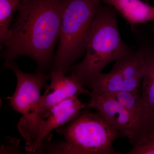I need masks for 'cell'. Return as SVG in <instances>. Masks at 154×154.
<instances>
[{
	"instance_id": "1",
	"label": "cell",
	"mask_w": 154,
	"mask_h": 154,
	"mask_svg": "<svg viewBox=\"0 0 154 154\" xmlns=\"http://www.w3.org/2000/svg\"><path fill=\"white\" fill-rule=\"evenodd\" d=\"M62 10L63 0H22L4 45L5 61L27 56L36 63V72L45 73L52 67Z\"/></svg>"
},
{
	"instance_id": "2",
	"label": "cell",
	"mask_w": 154,
	"mask_h": 154,
	"mask_svg": "<svg viewBox=\"0 0 154 154\" xmlns=\"http://www.w3.org/2000/svg\"><path fill=\"white\" fill-rule=\"evenodd\" d=\"M117 14L113 7L102 3L91 26L85 57L71 69L84 88H88L107 65L133 51L122 39Z\"/></svg>"
},
{
	"instance_id": "3",
	"label": "cell",
	"mask_w": 154,
	"mask_h": 154,
	"mask_svg": "<svg viewBox=\"0 0 154 154\" xmlns=\"http://www.w3.org/2000/svg\"><path fill=\"white\" fill-rule=\"evenodd\" d=\"M62 139L45 140L40 149L53 154H119L113 148L120 134L97 112L82 110L70 122L56 129Z\"/></svg>"
},
{
	"instance_id": "4",
	"label": "cell",
	"mask_w": 154,
	"mask_h": 154,
	"mask_svg": "<svg viewBox=\"0 0 154 154\" xmlns=\"http://www.w3.org/2000/svg\"><path fill=\"white\" fill-rule=\"evenodd\" d=\"M102 0H63L59 44L51 70H70L85 53L92 23Z\"/></svg>"
},
{
	"instance_id": "5",
	"label": "cell",
	"mask_w": 154,
	"mask_h": 154,
	"mask_svg": "<svg viewBox=\"0 0 154 154\" xmlns=\"http://www.w3.org/2000/svg\"><path fill=\"white\" fill-rule=\"evenodd\" d=\"M3 69L14 72L17 85L13 96L8 97L9 106L22 116L18 123L19 133L26 140L25 146L29 147L34 143L38 134L36 113L42 89L46 87L49 74L36 72L29 74L22 71L14 60L5 61Z\"/></svg>"
},
{
	"instance_id": "6",
	"label": "cell",
	"mask_w": 154,
	"mask_h": 154,
	"mask_svg": "<svg viewBox=\"0 0 154 154\" xmlns=\"http://www.w3.org/2000/svg\"><path fill=\"white\" fill-rule=\"evenodd\" d=\"M86 108L97 110L119 134L133 145L138 141L137 128L125 107L113 97L105 94L90 92Z\"/></svg>"
},
{
	"instance_id": "7",
	"label": "cell",
	"mask_w": 154,
	"mask_h": 154,
	"mask_svg": "<svg viewBox=\"0 0 154 154\" xmlns=\"http://www.w3.org/2000/svg\"><path fill=\"white\" fill-rule=\"evenodd\" d=\"M51 83L38 103L36 117L38 132L42 121L53 107L66 99L81 94L89 95L91 91L81 85L74 75L69 76L63 71L51 70Z\"/></svg>"
},
{
	"instance_id": "8",
	"label": "cell",
	"mask_w": 154,
	"mask_h": 154,
	"mask_svg": "<svg viewBox=\"0 0 154 154\" xmlns=\"http://www.w3.org/2000/svg\"><path fill=\"white\" fill-rule=\"evenodd\" d=\"M86 108V104L81 102L78 96L66 99L53 107L42 119L37 138L27 152H36L39 151L53 130L70 122Z\"/></svg>"
},
{
	"instance_id": "9",
	"label": "cell",
	"mask_w": 154,
	"mask_h": 154,
	"mask_svg": "<svg viewBox=\"0 0 154 154\" xmlns=\"http://www.w3.org/2000/svg\"><path fill=\"white\" fill-rule=\"evenodd\" d=\"M105 94L116 99L128 110L137 128V143L154 132V110L144 102L140 89Z\"/></svg>"
},
{
	"instance_id": "10",
	"label": "cell",
	"mask_w": 154,
	"mask_h": 154,
	"mask_svg": "<svg viewBox=\"0 0 154 154\" xmlns=\"http://www.w3.org/2000/svg\"><path fill=\"white\" fill-rule=\"evenodd\" d=\"M111 6L133 28L136 25L154 21V7L143 0H102Z\"/></svg>"
},
{
	"instance_id": "11",
	"label": "cell",
	"mask_w": 154,
	"mask_h": 154,
	"mask_svg": "<svg viewBox=\"0 0 154 154\" xmlns=\"http://www.w3.org/2000/svg\"><path fill=\"white\" fill-rule=\"evenodd\" d=\"M140 89L144 102L154 110V51L148 48L146 54Z\"/></svg>"
},
{
	"instance_id": "12",
	"label": "cell",
	"mask_w": 154,
	"mask_h": 154,
	"mask_svg": "<svg viewBox=\"0 0 154 154\" xmlns=\"http://www.w3.org/2000/svg\"><path fill=\"white\" fill-rule=\"evenodd\" d=\"M22 0H0V42L4 45L8 38L14 13Z\"/></svg>"
},
{
	"instance_id": "13",
	"label": "cell",
	"mask_w": 154,
	"mask_h": 154,
	"mask_svg": "<svg viewBox=\"0 0 154 154\" xmlns=\"http://www.w3.org/2000/svg\"><path fill=\"white\" fill-rule=\"evenodd\" d=\"M127 154H154V132L143 140L133 145Z\"/></svg>"
}]
</instances>
